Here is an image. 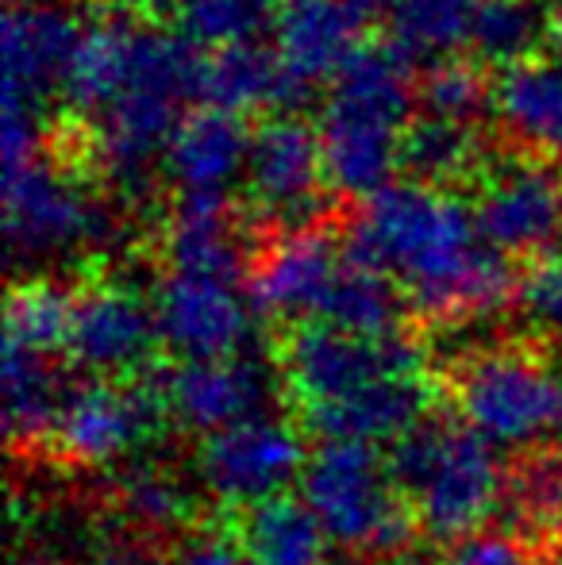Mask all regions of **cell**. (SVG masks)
Returning <instances> with one entry per match:
<instances>
[{"mask_svg":"<svg viewBox=\"0 0 562 565\" xmlns=\"http://www.w3.org/2000/svg\"><path fill=\"white\" fill-rule=\"evenodd\" d=\"M555 565H562V558H559V562H555Z\"/></svg>","mask_w":562,"mask_h":565,"instance_id":"60d3db41","label":"cell"},{"mask_svg":"<svg viewBox=\"0 0 562 565\" xmlns=\"http://www.w3.org/2000/svg\"><path fill=\"white\" fill-rule=\"evenodd\" d=\"M494 116L528 154H562V54L512 62L494 82Z\"/></svg>","mask_w":562,"mask_h":565,"instance_id":"44dd1931","label":"cell"},{"mask_svg":"<svg viewBox=\"0 0 562 565\" xmlns=\"http://www.w3.org/2000/svg\"><path fill=\"white\" fill-rule=\"evenodd\" d=\"M82 20L59 0H12L0 20L4 113L39 116L66 77Z\"/></svg>","mask_w":562,"mask_h":565,"instance_id":"5bb4252c","label":"cell"},{"mask_svg":"<svg viewBox=\"0 0 562 565\" xmlns=\"http://www.w3.org/2000/svg\"><path fill=\"white\" fill-rule=\"evenodd\" d=\"M432 404L435 388L427 373H397V377H382L343 401L320 404V408L297 412V416L300 427L312 431L320 443L347 439L393 447L401 435H409L421 419L432 416Z\"/></svg>","mask_w":562,"mask_h":565,"instance_id":"d6986e66","label":"cell"},{"mask_svg":"<svg viewBox=\"0 0 562 565\" xmlns=\"http://www.w3.org/2000/svg\"><path fill=\"white\" fill-rule=\"evenodd\" d=\"M393 20L397 43L409 54H447L470 35L478 0H374Z\"/></svg>","mask_w":562,"mask_h":565,"instance_id":"d6a6232c","label":"cell"},{"mask_svg":"<svg viewBox=\"0 0 562 565\" xmlns=\"http://www.w3.org/2000/svg\"><path fill=\"white\" fill-rule=\"evenodd\" d=\"M520 300L536 323H543L548 331H562V246L536 258V266L520 281Z\"/></svg>","mask_w":562,"mask_h":565,"instance_id":"8d00e7d4","label":"cell"},{"mask_svg":"<svg viewBox=\"0 0 562 565\" xmlns=\"http://www.w3.org/2000/svg\"><path fill=\"white\" fill-rule=\"evenodd\" d=\"M227 515L251 565H331L336 543L305 497L278 492Z\"/></svg>","mask_w":562,"mask_h":565,"instance_id":"603a6c76","label":"cell"},{"mask_svg":"<svg viewBox=\"0 0 562 565\" xmlns=\"http://www.w3.org/2000/svg\"><path fill=\"white\" fill-rule=\"evenodd\" d=\"M505 512L512 520V535L532 546L562 543V450L536 447L512 461Z\"/></svg>","mask_w":562,"mask_h":565,"instance_id":"4316f807","label":"cell"},{"mask_svg":"<svg viewBox=\"0 0 562 565\" xmlns=\"http://www.w3.org/2000/svg\"><path fill=\"white\" fill-rule=\"evenodd\" d=\"M347 250H339L336 235L320 224L289 227L263 243L247 266V297L255 316L274 323H316L328 305Z\"/></svg>","mask_w":562,"mask_h":565,"instance_id":"4fadbf2b","label":"cell"},{"mask_svg":"<svg viewBox=\"0 0 562 565\" xmlns=\"http://www.w3.org/2000/svg\"><path fill=\"white\" fill-rule=\"evenodd\" d=\"M201 46L170 31H142V51L131 85L97 116L93 150L108 178L124 189L147 181L150 166L166 154L181 105L197 100L201 85Z\"/></svg>","mask_w":562,"mask_h":565,"instance_id":"5b68a950","label":"cell"},{"mask_svg":"<svg viewBox=\"0 0 562 565\" xmlns=\"http://www.w3.org/2000/svg\"><path fill=\"white\" fill-rule=\"evenodd\" d=\"M116 500H120L128 527L147 539H178L181 531H189L197 523L189 492L162 469H131V473H124Z\"/></svg>","mask_w":562,"mask_h":565,"instance_id":"4dcf8cb0","label":"cell"},{"mask_svg":"<svg viewBox=\"0 0 562 565\" xmlns=\"http://www.w3.org/2000/svg\"><path fill=\"white\" fill-rule=\"evenodd\" d=\"M401 316H405V292H401V285L385 269L347 254L343 269H339L336 285L328 292V305H324L316 323H331V328L351 331V335L382 339V335H397Z\"/></svg>","mask_w":562,"mask_h":565,"instance_id":"484cf974","label":"cell"},{"mask_svg":"<svg viewBox=\"0 0 562 565\" xmlns=\"http://www.w3.org/2000/svg\"><path fill=\"white\" fill-rule=\"evenodd\" d=\"M474 224L505 258H543L562 246V173L540 158H512L481 178Z\"/></svg>","mask_w":562,"mask_h":565,"instance_id":"7c38bea8","label":"cell"},{"mask_svg":"<svg viewBox=\"0 0 562 565\" xmlns=\"http://www.w3.org/2000/svg\"><path fill=\"white\" fill-rule=\"evenodd\" d=\"M142 31L128 15H97L82 23L74 58L62 77L66 100L85 116H100L131 85L142 51Z\"/></svg>","mask_w":562,"mask_h":565,"instance_id":"7402d4cb","label":"cell"},{"mask_svg":"<svg viewBox=\"0 0 562 565\" xmlns=\"http://www.w3.org/2000/svg\"><path fill=\"white\" fill-rule=\"evenodd\" d=\"M347 254L385 269L432 323L486 320L520 292L512 262L481 238L474 209L413 178L367 196Z\"/></svg>","mask_w":562,"mask_h":565,"instance_id":"6da1fadb","label":"cell"},{"mask_svg":"<svg viewBox=\"0 0 562 565\" xmlns=\"http://www.w3.org/2000/svg\"><path fill=\"white\" fill-rule=\"evenodd\" d=\"M158 396L166 416L201 439L235 427L243 419L266 416L271 401V373L247 358H220V362H178L158 377Z\"/></svg>","mask_w":562,"mask_h":565,"instance_id":"e0dca14e","label":"cell"},{"mask_svg":"<svg viewBox=\"0 0 562 565\" xmlns=\"http://www.w3.org/2000/svg\"><path fill=\"white\" fill-rule=\"evenodd\" d=\"M385 458L421 520V531L439 543L478 535L505 508L509 469L501 466L494 443L455 416L432 412L401 435Z\"/></svg>","mask_w":562,"mask_h":565,"instance_id":"3957f363","label":"cell"},{"mask_svg":"<svg viewBox=\"0 0 562 565\" xmlns=\"http://www.w3.org/2000/svg\"><path fill=\"white\" fill-rule=\"evenodd\" d=\"M85 565H150V562H147V554H142V546L113 543V546H100V551L93 554Z\"/></svg>","mask_w":562,"mask_h":565,"instance_id":"74e56055","label":"cell"},{"mask_svg":"<svg viewBox=\"0 0 562 565\" xmlns=\"http://www.w3.org/2000/svg\"><path fill=\"white\" fill-rule=\"evenodd\" d=\"M166 565H247V551L235 535L232 515H224L181 531L166 554Z\"/></svg>","mask_w":562,"mask_h":565,"instance_id":"e575fe53","label":"cell"},{"mask_svg":"<svg viewBox=\"0 0 562 565\" xmlns=\"http://www.w3.org/2000/svg\"><path fill=\"white\" fill-rule=\"evenodd\" d=\"M370 12H374V0H289L274 28L278 31L274 54L297 100L316 85L336 82L339 70L362 46Z\"/></svg>","mask_w":562,"mask_h":565,"instance_id":"ac0fdd59","label":"cell"},{"mask_svg":"<svg viewBox=\"0 0 562 565\" xmlns=\"http://www.w3.org/2000/svg\"><path fill=\"white\" fill-rule=\"evenodd\" d=\"M282 377L297 412L343 401L397 373H427L424 350L409 335H351L331 323H297L278 347Z\"/></svg>","mask_w":562,"mask_h":565,"instance_id":"52a82bcc","label":"cell"},{"mask_svg":"<svg viewBox=\"0 0 562 565\" xmlns=\"http://www.w3.org/2000/svg\"><path fill=\"white\" fill-rule=\"evenodd\" d=\"M4 231L12 258L43 262L108 238L113 216L39 150L35 158L4 170Z\"/></svg>","mask_w":562,"mask_h":565,"instance_id":"ba28073f","label":"cell"},{"mask_svg":"<svg viewBox=\"0 0 562 565\" xmlns=\"http://www.w3.org/2000/svg\"><path fill=\"white\" fill-rule=\"evenodd\" d=\"M413 54L393 43H362L331 82L320 113L328 185L343 196H374L393 185L413 127Z\"/></svg>","mask_w":562,"mask_h":565,"instance_id":"7a4b0ae2","label":"cell"},{"mask_svg":"<svg viewBox=\"0 0 562 565\" xmlns=\"http://www.w3.org/2000/svg\"><path fill=\"white\" fill-rule=\"evenodd\" d=\"M251 139L255 135L247 131L243 116L201 105L173 127L162 170L178 193H227L232 181L247 173Z\"/></svg>","mask_w":562,"mask_h":565,"instance_id":"ffe728a7","label":"cell"},{"mask_svg":"<svg viewBox=\"0 0 562 565\" xmlns=\"http://www.w3.org/2000/svg\"><path fill=\"white\" fill-rule=\"evenodd\" d=\"M158 335L178 362H220L235 358L251 339L255 308L243 274L166 266L155 289Z\"/></svg>","mask_w":562,"mask_h":565,"instance_id":"9c48e42d","label":"cell"},{"mask_svg":"<svg viewBox=\"0 0 562 565\" xmlns=\"http://www.w3.org/2000/svg\"><path fill=\"white\" fill-rule=\"evenodd\" d=\"M158 342V312L136 285L97 281L77 289L66 354L93 377L120 381L147 370Z\"/></svg>","mask_w":562,"mask_h":565,"instance_id":"9a60e30c","label":"cell"},{"mask_svg":"<svg viewBox=\"0 0 562 565\" xmlns=\"http://www.w3.org/2000/svg\"><path fill=\"white\" fill-rule=\"evenodd\" d=\"M166 419L170 416L155 381L124 385V381L93 377L70 388L46 454L70 466H113L147 447Z\"/></svg>","mask_w":562,"mask_h":565,"instance_id":"30bf717a","label":"cell"},{"mask_svg":"<svg viewBox=\"0 0 562 565\" xmlns=\"http://www.w3.org/2000/svg\"><path fill=\"white\" fill-rule=\"evenodd\" d=\"M551 28H555L551 0H478L466 43L478 54V62L512 66L532 58Z\"/></svg>","mask_w":562,"mask_h":565,"instance_id":"f1b7e54d","label":"cell"},{"mask_svg":"<svg viewBox=\"0 0 562 565\" xmlns=\"http://www.w3.org/2000/svg\"><path fill=\"white\" fill-rule=\"evenodd\" d=\"M247 193L255 209L271 220H293V227L312 224L320 185L328 181L324 170L320 127H308L297 116L266 119L251 139L247 158Z\"/></svg>","mask_w":562,"mask_h":565,"instance_id":"2e32d148","label":"cell"},{"mask_svg":"<svg viewBox=\"0 0 562 565\" xmlns=\"http://www.w3.org/2000/svg\"><path fill=\"white\" fill-rule=\"evenodd\" d=\"M77 292L54 277H23L4 300V342L28 354L54 358L70 347Z\"/></svg>","mask_w":562,"mask_h":565,"instance_id":"83f0119b","label":"cell"},{"mask_svg":"<svg viewBox=\"0 0 562 565\" xmlns=\"http://www.w3.org/2000/svg\"><path fill=\"white\" fill-rule=\"evenodd\" d=\"M120 12L131 15H155V12H170V8H181V0H113Z\"/></svg>","mask_w":562,"mask_h":565,"instance_id":"f35d334b","label":"cell"},{"mask_svg":"<svg viewBox=\"0 0 562 565\" xmlns=\"http://www.w3.org/2000/svg\"><path fill=\"white\" fill-rule=\"evenodd\" d=\"M178 20L197 46H243L278 28V0H181Z\"/></svg>","mask_w":562,"mask_h":565,"instance_id":"1f68e13d","label":"cell"},{"mask_svg":"<svg viewBox=\"0 0 562 565\" xmlns=\"http://www.w3.org/2000/svg\"><path fill=\"white\" fill-rule=\"evenodd\" d=\"M481 166V139L474 124H455V119L421 116L413 119L401 150V170H409L413 181L424 185H455L470 178Z\"/></svg>","mask_w":562,"mask_h":565,"instance_id":"f546056e","label":"cell"},{"mask_svg":"<svg viewBox=\"0 0 562 565\" xmlns=\"http://www.w3.org/2000/svg\"><path fill=\"white\" fill-rule=\"evenodd\" d=\"M382 565H424V562L413 558V554H401V558H385Z\"/></svg>","mask_w":562,"mask_h":565,"instance_id":"ab89813d","label":"cell"},{"mask_svg":"<svg viewBox=\"0 0 562 565\" xmlns=\"http://www.w3.org/2000/svg\"><path fill=\"white\" fill-rule=\"evenodd\" d=\"M197 100L209 108L247 116L274 105H293L297 93L289 89V77H285L278 54L266 51L263 43H243L204 54Z\"/></svg>","mask_w":562,"mask_h":565,"instance_id":"cb8c5ba5","label":"cell"},{"mask_svg":"<svg viewBox=\"0 0 562 565\" xmlns=\"http://www.w3.org/2000/svg\"><path fill=\"white\" fill-rule=\"evenodd\" d=\"M305 461L308 450L300 427L285 424L278 416H255L224 427V431L201 439V454H197L204 489L224 500L227 512L278 497L285 484L300 481Z\"/></svg>","mask_w":562,"mask_h":565,"instance_id":"8fae6325","label":"cell"},{"mask_svg":"<svg viewBox=\"0 0 562 565\" xmlns=\"http://www.w3.org/2000/svg\"><path fill=\"white\" fill-rule=\"evenodd\" d=\"M455 416L497 450H536L562 427V377L520 342L470 350L447 373Z\"/></svg>","mask_w":562,"mask_h":565,"instance_id":"8992f818","label":"cell"},{"mask_svg":"<svg viewBox=\"0 0 562 565\" xmlns=\"http://www.w3.org/2000/svg\"><path fill=\"white\" fill-rule=\"evenodd\" d=\"M300 497L343 551L382 562L413 554L421 520L401 492L390 458L370 443H316L300 473Z\"/></svg>","mask_w":562,"mask_h":565,"instance_id":"277c9868","label":"cell"},{"mask_svg":"<svg viewBox=\"0 0 562 565\" xmlns=\"http://www.w3.org/2000/svg\"><path fill=\"white\" fill-rule=\"evenodd\" d=\"M70 388L51 358L4 342V427L15 450H46Z\"/></svg>","mask_w":562,"mask_h":565,"instance_id":"d4e9b609","label":"cell"},{"mask_svg":"<svg viewBox=\"0 0 562 565\" xmlns=\"http://www.w3.org/2000/svg\"><path fill=\"white\" fill-rule=\"evenodd\" d=\"M416 108L435 119L455 124H478L486 108H494V85L486 82L478 62L470 58H439L416 82Z\"/></svg>","mask_w":562,"mask_h":565,"instance_id":"836d02e7","label":"cell"},{"mask_svg":"<svg viewBox=\"0 0 562 565\" xmlns=\"http://www.w3.org/2000/svg\"><path fill=\"white\" fill-rule=\"evenodd\" d=\"M439 565H543V558L540 546L512 535V531H478V535L450 543Z\"/></svg>","mask_w":562,"mask_h":565,"instance_id":"d590c367","label":"cell"},{"mask_svg":"<svg viewBox=\"0 0 562 565\" xmlns=\"http://www.w3.org/2000/svg\"><path fill=\"white\" fill-rule=\"evenodd\" d=\"M559 377H562V370H559Z\"/></svg>","mask_w":562,"mask_h":565,"instance_id":"b9f144b4","label":"cell"}]
</instances>
